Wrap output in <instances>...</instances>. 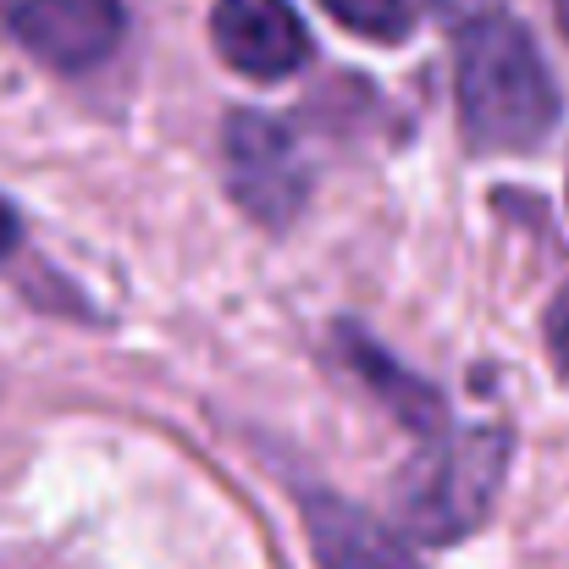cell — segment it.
<instances>
[{
    "label": "cell",
    "mask_w": 569,
    "mask_h": 569,
    "mask_svg": "<svg viewBox=\"0 0 569 569\" xmlns=\"http://www.w3.org/2000/svg\"><path fill=\"white\" fill-rule=\"evenodd\" d=\"M122 0H17L11 33L28 56L56 72H89L122 44Z\"/></svg>",
    "instance_id": "cell-4"
},
{
    "label": "cell",
    "mask_w": 569,
    "mask_h": 569,
    "mask_svg": "<svg viewBox=\"0 0 569 569\" xmlns=\"http://www.w3.org/2000/svg\"><path fill=\"white\" fill-rule=\"evenodd\" d=\"M210 33H216L221 61L254 83L288 78L310 56V33L288 0H216Z\"/></svg>",
    "instance_id": "cell-5"
},
{
    "label": "cell",
    "mask_w": 569,
    "mask_h": 569,
    "mask_svg": "<svg viewBox=\"0 0 569 569\" xmlns=\"http://www.w3.org/2000/svg\"><path fill=\"white\" fill-rule=\"evenodd\" d=\"M453 106L470 150L520 156L537 150L559 122L553 78L531 44V33L509 17H481L459 33L453 56Z\"/></svg>",
    "instance_id": "cell-1"
},
{
    "label": "cell",
    "mask_w": 569,
    "mask_h": 569,
    "mask_svg": "<svg viewBox=\"0 0 569 569\" xmlns=\"http://www.w3.org/2000/svg\"><path fill=\"white\" fill-rule=\"evenodd\" d=\"M503 470H509V431L498 426L437 431V442L420 448V459L398 476V520L420 542H459L492 515Z\"/></svg>",
    "instance_id": "cell-2"
},
{
    "label": "cell",
    "mask_w": 569,
    "mask_h": 569,
    "mask_svg": "<svg viewBox=\"0 0 569 569\" xmlns=\"http://www.w3.org/2000/svg\"><path fill=\"white\" fill-rule=\"evenodd\" d=\"M343 28L366 33V39H403L409 33V0H321Z\"/></svg>",
    "instance_id": "cell-8"
},
{
    "label": "cell",
    "mask_w": 569,
    "mask_h": 569,
    "mask_svg": "<svg viewBox=\"0 0 569 569\" xmlns=\"http://www.w3.org/2000/svg\"><path fill=\"white\" fill-rule=\"evenodd\" d=\"M553 6H559V28L569 33V0H553Z\"/></svg>",
    "instance_id": "cell-11"
},
{
    "label": "cell",
    "mask_w": 569,
    "mask_h": 569,
    "mask_svg": "<svg viewBox=\"0 0 569 569\" xmlns=\"http://www.w3.org/2000/svg\"><path fill=\"white\" fill-rule=\"evenodd\" d=\"M11 243H17V216H11V204L0 199V254H6Z\"/></svg>",
    "instance_id": "cell-10"
},
{
    "label": "cell",
    "mask_w": 569,
    "mask_h": 569,
    "mask_svg": "<svg viewBox=\"0 0 569 569\" xmlns=\"http://www.w3.org/2000/svg\"><path fill=\"white\" fill-rule=\"evenodd\" d=\"M227 189L254 221L288 227L305 204V161L293 133L260 111H238L227 122Z\"/></svg>",
    "instance_id": "cell-3"
},
{
    "label": "cell",
    "mask_w": 569,
    "mask_h": 569,
    "mask_svg": "<svg viewBox=\"0 0 569 569\" xmlns=\"http://www.w3.org/2000/svg\"><path fill=\"white\" fill-rule=\"evenodd\" d=\"M343 349H349V355H355V366H360V371H366V377H371L381 392H387V403H392L403 420H415V426H426V431L437 426V392H426L420 381H409L403 371H398V366H387L377 349H371V343H360L355 332L343 338Z\"/></svg>",
    "instance_id": "cell-7"
},
{
    "label": "cell",
    "mask_w": 569,
    "mask_h": 569,
    "mask_svg": "<svg viewBox=\"0 0 569 569\" xmlns=\"http://www.w3.org/2000/svg\"><path fill=\"white\" fill-rule=\"evenodd\" d=\"M305 520H310V548L321 569H420L409 559V548L355 503L310 498Z\"/></svg>",
    "instance_id": "cell-6"
},
{
    "label": "cell",
    "mask_w": 569,
    "mask_h": 569,
    "mask_svg": "<svg viewBox=\"0 0 569 569\" xmlns=\"http://www.w3.org/2000/svg\"><path fill=\"white\" fill-rule=\"evenodd\" d=\"M548 349H553L559 371H569V288L553 299V310H548Z\"/></svg>",
    "instance_id": "cell-9"
}]
</instances>
